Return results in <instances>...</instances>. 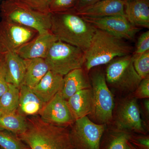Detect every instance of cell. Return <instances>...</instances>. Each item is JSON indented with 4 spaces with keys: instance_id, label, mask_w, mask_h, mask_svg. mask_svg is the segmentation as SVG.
Returning a JSON list of instances; mask_svg holds the SVG:
<instances>
[{
    "instance_id": "1",
    "label": "cell",
    "mask_w": 149,
    "mask_h": 149,
    "mask_svg": "<svg viewBox=\"0 0 149 149\" xmlns=\"http://www.w3.org/2000/svg\"><path fill=\"white\" fill-rule=\"evenodd\" d=\"M27 119V130L18 136L29 149H75L67 127L45 122L39 115Z\"/></svg>"
},
{
    "instance_id": "2",
    "label": "cell",
    "mask_w": 149,
    "mask_h": 149,
    "mask_svg": "<svg viewBox=\"0 0 149 149\" xmlns=\"http://www.w3.org/2000/svg\"><path fill=\"white\" fill-rule=\"evenodd\" d=\"M52 33L58 40L85 52L90 46L96 29L75 11L51 13Z\"/></svg>"
},
{
    "instance_id": "3",
    "label": "cell",
    "mask_w": 149,
    "mask_h": 149,
    "mask_svg": "<svg viewBox=\"0 0 149 149\" xmlns=\"http://www.w3.org/2000/svg\"><path fill=\"white\" fill-rule=\"evenodd\" d=\"M132 50L133 47L124 40L96 29L90 46L85 52V69L89 72L116 58L130 54Z\"/></svg>"
},
{
    "instance_id": "4",
    "label": "cell",
    "mask_w": 149,
    "mask_h": 149,
    "mask_svg": "<svg viewBox=\"0 0 149 149\" xmlns=\"http://www.w3.org/2000/svg\"><path fill=\"white\" fill-rule=\"evenodd\" d=\"M0 15L2 20L30 27L39 34L50 31L51 13L38 11L19 1H3Z\"/></svg>"
},
{
    "instance_id": "5",
    "label": "cell",
    "mask_w": 149,
    "mask_h": 149,
    "mask_svg": "<svg viewBox=\"0 0 149 149\" xmlns=\"http://www.w3.org/2000/svg\"><path fill=\"white\" fill-rule=\"evenodd\" d=\"M90 74L93 91V104L92 116L96 123L107 124L111 123L114 107V99L106 80L104 72L95 68Z\"/></svg>"
},
{
    "instance_id": "6",
    "label": "cell",
    "mask_w": 149,
    "mask_h": 149,
    "mask_svg": "<svg viewBox=\"0 0 149 149\" xmlns=\"http://www.w3.org/2000/svg\"><path fill=\"white\" fill-rule=\"evenodd\" d=\"M105 76L108 86L125 93H133L142 79L134 68L133 55L113 59L106 65Z\"/></svg>"
},
{
    "instance_id": "7",
    "label": "cell",
    "mask_w": 149,
    "mask_h": 149,
    "mask_svg": "<svg viewBox=\"0 0 149 149\" xmlns=\"http://www.w3.org/2000/svg\"><path fill=\"white\" fill-rule=\"evenodd\" d=\"M45 59L50 70L64 76L73 70L83 68L85 52L57 40L51 46Z\"/></svg>"
},
{
    "instance_id": "8",
    "label": "cell",
    "mask_w": 149,
    "mask_h": 149,
    "mask_svg": "<svg viewBox=\"0 0 149 149\" xmlns=\"http://www.w3.org/2000/svg\"><path fill=\"white\" fill-rule=\"evenodd\" d=\"M69 130L75 149H101V139L106 125L98 124L88 116L75 120Z\"/></svg>"
},
{
    "instance_id": "9",
    "label": "cell",
    "mask_w": 149,
    "mask_h": 149,
    "mask_svg": "<svg viewBox=\"0 0 149 149\" xmlns=\"http://www.w3.org/2000/svg\"><path fill=\"white\" fill-rule=\"evenodd\" d=\"M35 29L11 22L0 21V47L3 54L16 52L19 48L37 37Z\"/></svg>"
},
{
    "instance_id": "10",
    "label": "cell",
    "mask_w": 149,
    "mask_h": 149,
    "mask_svg": "<svg viewBox=\"0 0 149 149\" xmlns=\"http://www.w3.org/2000/svg\"><path fill=\"white\" fill-rule=\"evenodd\" d=\"M83 17L96 29L102 30L123 40H134L141 29L140 28L132 25L126 17L123 15H113L97 18Z\"/></svg>"
},
{
    "instance_id": "11",
    "label": "cell",
    "mask_w": 149,
    "mask_h": 149,
    "mask_svg": "<svg viewBox=\"0 0 149 149\" xmlns=\"http://www.w3.org/2000/svg\"><path fill=\"white\" fill-rule=\"evenodd\" d=\"M137 99L134 97L124 99L116 111V130L146 134Z\"/></svg>"
},
{
    "instance_id": "12",
    "label": "cell",
    "mask_w": 149,
    "mask_h": 149,
    "mask_svg": "<svg viewBox=\"0 0 149 149\" xmlns=\"http://www.w3.org/2000/svg\"><path fill=\"white\" fill-rule=\"evenodd\" d=\"M39 116L43 121L61 127L71 126L75 121L60 91L46 104Z\"/></svg>"
},
{
    "instance_id": "13",
    "label": "cell",
    "mask_w": 149,
    "mask_h": 149,
    "mask_svg": "<svg viewBox=\"0 0 149 149\" xmlns=\"http://www.w3.org/2000/svg\"><path fill=\"white\" fill-rule=\"evenodd\" d=\"M57 40V38L50 31L39 34L15 52L24 59H45L51 46Z\"/></svg>"
},
{
    "instance_id": "14",
    "label": "cell",
    "mask_w": 149,
    "mask_h": 149,
    "mask_svg": "<svg viewBox=\"0 0 149 149\" xmlns=\"http://www.w3.org/2000/svg\"><path fill=\"white\" fill-rule=\"evenodd\" d=\"M75 12L83 17L97 18L117 15L125 16V1L101 0Z\"/></svg>"
},
{
    "instance_id": "15",
    "label": "cell",
    "mask_w": 149,
    "mask_h": 149,
    "mask_svg": "<svg viewBox=\"0 0 149 149\" xmlns=\"http://www.w3.org/2000/svg\"><path fill=\"white\" fill-rule=\"evenodd\" d=\"M91 88L90 77L85 68L73 70L63 76V84L60 92L67 100L78 91Z\"/></svg>"
},
{
    "instance_id": "16",
    "label": "cell",
    "mask_w": 149,
    "mask_h": 149,
    "mask_svg": "<svg viewBox=\"0 0 149 149\" xmlns=\"http://www.w3.org/2000/svg\"><path fill=\"white\" fill-rule=\"evenodd\" d=\"M125 16L135 27L149 28V0H124Z\"/></svg>"
},
{
    "instance_id": "17",
    "label": "cell",
    "mask_w": 149,
    "mask_h": 149,
    "mask_svg": "<svg viewBox=\"0 0 149 149\" xmlns=\"http://www.w3.org/2000/svg\"><path fill=\"white\" fill-rule=\"evenodd\" d=\"M63 76L49 70L34 88V93L46 104L61 90Z\"/></svg>"
},
{
    "instance_id": "18",
    "label": "cell",
    "mask_w": 149,
    "mask_h": 149,
    "mask_svg": "<svg viewBox=\"0 0 149 149\" xmlns=\"http://www.w3.org/2000/svg\"><path fill=\"white\" fill-rule=\"evenodd\" d=\"M6 70L7 82L19 89L23 85L26 67L24 59L15 52L3 54Z\"/></svg>"
},
{
    "instance_id": "19",
    "label": "cell",
    "mask_w": 149,
    "mask_h": 149,
    "mask_svg": "<svg viewBox=\"0 0 149 149\" xmlns=\"http://www.w3.org/2000/svg\"><path fill=\"white\" fill-rule=\"evenodd\" d=\"M93 99L91 88L78 91L67 100L75 120L91 114L93 109Z\"/></svg>"
},
{
    "instance_id": "20",
    "label": "cell",
    "mask_w": 149,
    "mask_h": 149,
    "mask_svg": "<svg viewBox=\"0 0 149 149\" xmlns=\"http://www.w3.org/2000/svg\"><path fill=\"white\" fill-rule=\"evenodd\" d=\"M19 91L17 112L25 117L39 115L46 104L26 85H22Z\"/></svg>"
},
{
    "instance_id": "21",
    "label": "cell",
    "mask_w": 149,
    "mask_h": 149,
    "mask_svg": "<svg viewBox=\"0 0 149 149\" xmlns=\"http://www.w3.org/2000/svg\"><path fill=\"white\" fill-rule=\"evenodd\" d=\"M24 60L26 70L23 85L32 89L40 82L49 70L44 58Z\"/></svg>"
},
{
    "instance_id": "22",
    "label": "cell",
    "mask_w": 149,
    "mask_h": 149,
    "mask_svg": "<svg viewBox=\"0 0 149 149\" xmlns=\"http://www.w3.org/2000/svg\"><path fill=\"white\" fill-rule=\"evenodd\" d=\"M28 123L26 117L17 111L0 115V129L9 131L17 136L27 130Z\"/></svg>"
},
{
    "instance_id": "23",
    "label": "cell",
    "mask_w": 149,
    "mask_h": 149,
    "mask_svg": "<svg viewBox=\"0 0 149 149\" xmlns=\"http://www.w3.org/2000/svg\"><path fill=\"white\" fill-rule=\"evenodd\" d=\"M19 93V88L8 83L7 90L0 97V115L17 111Z\"/></svg>"
},
{
    "instance_id": "24",
    "label": "cell",
    "mask_w": 149,
    "mask_h": 149,
    "mask_svg": "<svg viewBox=\"0 0 149 149\" xmlns=\"http://www.w3.org/2000/svg\"><path fill=\"white\" fill-rule=\"evenodd\" d=\"M1 149H29L18 136L7 130L0 129Z\"/></svg>"
},
{
    "instance_id": "25",
    "label": "cell",
    "mask_w": 149,
    "mask_h": 149,
    "mask_svg": "<svg viewBox=\"0 0 149 149\" xmlns=\"http://www.w3.org/2000/svg\"><path fill=\"white\" fill-rule=\"evenodd\" d=\"M132 133L116 130L111 136L105 149H125Z\"/></svg>"
},
{
    "instance_id": "26",
    "label": "cell",
    "mask_w": 149,
    "mask_h": 149,
    "mask_svg": "<svg viewBox=\"0 0 149 149\" xmlns=\"http://www.w3.org/2000/svg\"><path fill=\"white\" fill-rule=\"evenodd\" d=\"M133 56L134 68L140 77L142 79L149 77V51Z\"/></svg>"
},
{
    "instance_id": "27",
    "label": "cell",
    "mask_w": 149,
    "mask_h": 149,
    "mask_svg": "<svg viewBox=\"0 0 149 149\" xmlns=\"http://www.w3.org/2000/svg\"><path fill=\"white\" fill-rule=\"evenodd\" d=\"M78 0H52L49 7L50 13L74 10Z\"/></svg>"
},
{
    "instance_id": "28",
    "label": "cell",
    "mask_w": 149,
    "mask_h": 149,
    "mask_svg": "<svg viewBox=\"0 0 149 149\" xmlns=\"http://www.w3.org/2000/svg\"><path fill=\"white\" fill-rule=\"evenodd\" d=\"M29 7L35 10L48 13L49 12V7L52 0H18Z\"/></svg>"
},
{
    "instance_id": "29",
    "label": "cell",
    "mask_w": 149,
    "mask_h": 149,
    "mask_svg": "<svg viewBox=\"0 0 149 149\" xmlns=\"http://www.w3.org/2000/svg\"><path fill=\"white\" fill-rule=\"evenodd\" d=\"M149 51V31L142 33L138 39L133 56L141 54Z\"/></svg>"
},
{
    "instance_id": "30",
    "label": "cell",
    "mask_w": 149,
    "mask_h": 149,
    "mask_svg": "<svg viewBox=\"0 0 149 149\" xmlns=\"http://www.w3.org/2000/svg\"><path fill=\"white\" fill-rule=\"evenodd\" d=\"M133 97L137 99L149 97V77L142 79L138 88L134 91Z\"/></svg>"
},
{
    "instance_id": "31",
    "label": "cell",
    "mask_w": 149,
    "mask_h": 149,
    "mask_svg": "<svg viewBox=\"0 0 149 149\" xmlns=\"http://www.w3.org/2000/svg\"><path fill=\"white\" fill-rule=\"evenodd\" d=\"M129 141L138 149H149V136L132 134Z\"/></svg>"
},
{
    "instance_id": "32",
    "label": "cell",
    "mask_w": 149,
    "mask_h": 149,
    "mask_svg": "<svg viewBox=\"0 0 149 149\" xmlns=\"http://www.w3.org/2000/svg\"><path fill=\"white\" fill-rule=\"evenodd\" d=\"M8 87L5 62L3 56V58L0 60V97L7 90Z\"/></svg>"
},
{
    "instance_id": "33",
    "label": "cell",
    "mask_w": 149,
    "mask_h": 149,
    "mask_svg": "<svg viewBox=\"0 0 149 149\" xmlns=\"http://www.w3.org/2000/svg\"><path fill=\"white\" fill-rule=\"evenodd\" d=\"M100 1L101 0H78L74 11H77L80 10Z\"/></svg>"
},
{
    "instance_id": "34",
    "label": "cell",
    "mask_w": 149,
    "mask_h": 149,
    "mask_svg": "<svg viewBox=\"0 0 149 149\" xmlns=\"http://www.w3.org/2000/svg\"><path fill=\"white\" fill-rule=\"evenodd\" d=\"M143 109L144 111L146 112V115L147 116L149 117V98L146 99L143 102Z\"/></svg>"
},
{
    "instance_id": "35",
    "label": "cell",
    "mask_w": 149,
    "mask_h": 149,
    "mask_svg": "<svg viewBox=\"0 0 149 149\" xmlns=\"http://www.w3.org/2000/svg\"><path fill=\"white\" fill-rule=\"evenodd\" d=\"M125 149H138L134 146L129 141L126 143V148Z\"/></svg>"
},
{
    "instance_id": "36",
    "label": "cell",
    "mask_w": 149,
    "mask_h": 149,
    "mask_svg": "<svg viewBox=\"0 0 149 149\" xmlns=\"http://www.w3.org/2000/svg\"><path fill=\"white\" fill-rule=\"evenodd\" d=\"M3 54L1 50V47H0V60L3 58Z\"/></svg>"
},
{
    "instance_id": "37",
    "label": "cell",
    "mask_w": 149,
    "mask_h": 149,
    "mask_svg": "<svg viewBox=\"0 0 149 149\" xmlns=\"http://www.w3.org/2000/svg\"><path fill=\"white\" fill-rule=\"evenodd\" d=\"M8 1H18V0H8Z\"/></svg>"
},
{
    "instance_id": "38",
    "label": "cell",
    "mask_w": 149,
    "mask_h": 149,
    "mask_svg": "<svg viewBox=\"0 0 149 149\" xmlns=\"http://www.w3.org/2000/svg\"></svg>"
}]
</instances>
